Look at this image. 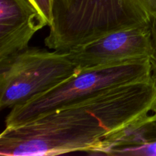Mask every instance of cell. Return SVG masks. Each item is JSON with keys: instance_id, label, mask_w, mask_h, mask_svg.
Segmentation results:
<instances>
[{"instance_id": "1", "label": "cell", "mask_w": 156, "mask_h": 156, "mask_svg": "<svg viewBox=\"0 0 156 156\" xmlns=\"http://www.w3.org/2000/svg\"><path fill=\"white\" fill-rule=\"evenodd\" d=\"M156 111V85L145 80L109 88L19 126L5 127L0 155H91L111 134Z\"/></svg>"}, {"instance_id": "2", "label": "cell", "mask_w": 156, "mask_h": 156, "mask_svg": "<svg viewBox=\"0 0 156 156\" xmlns=\"http://www.w3.org/2000/svg\"><path fill=\"white\" fill-rule=\"evenodd\" d=\"M155 12L149 0H53L44 44L67 52L111 32L150 22Z\"/></svg>"}, {"instance_id": "3", "label": "cell", "mask_w": 156, "mask_h": 156, "mask_svg": "<svg viewBox=\"0 0 156 156\" xmlns=\"http://www.w3.org/2000/svg\"><path fill=\"white\" fill-rule=\"evenodd\" d=\"M151 76L148 57L80 69L55 88L12 108L5 118V127L19 126L105 89Z\"/></svg>"}, {"instance_id": "4", "label": "cell", "mask_w": 156, "mask_h": 156, "mask_svg": "<svg viewBox=\"0 0 156 156\" xmlns=\"http://www.w3.org/2000/svg\"><path fill=\"white\" fill-rule=\"evenodd\" d=\"M79 71L68 52L39 47H28L0 60V108L25 103Z\"/></svg>"}, {"instance_id": "5", "label": "cell", "mask_w": 156, "mask_h": 156, "mask_svg": "<svg viewBox=\"0 0 156 156\" xmlns=\"http://www.w3.org/2000/svg\"><path fill=\"white\" fill-rule=\"evenodd\" d=\"M67 52L79 69L94 68L128 59L150 58V22L111 32Z\"/></svg>"}, {"instance_id": "6", "label": "cell", "mask_w": 156, "mask_h": 156, "mask_svg": "<svg viewBox=\"0 0 156 156\" xmlns=\"http://www.w3.org/2000/svg\"><path fill=\"white\" fill-rule=\"evenodd\" d=\"M48 22L31 0H0V60L28 48Z\"/></svg>"}, {"instance_id": "7", "label": "cell", "mask_w": 156, "mask_h": 156, "mask_svg": "<svg viewBox=\"0 0 156 156\" xmlns=\"http://www.w3.org/2000/svg\"><path fill=\"white\" fill-rule=\"evenodd\" d=\"M90 155L156 156V111L107 137Z\"/></svg>"}, {"instance_id": "8", "label": "cell", "mask_w": 156, "mask_h": 156, "mask_svg": "<svg viewBox=\"0 0 156 156\" xmlns=\"http://www.w3.org/2000/svg\"><path fill=\"white\" fill-rule=\"evenodd\" d=\"M151 41H152V54L150 56L152 76L156 85V12L150 19Z\"/></svg>"}, {"instance_id": "9", "label": "cell", "mask_w": 156, "mask_h": 156, "mask_svg": "<svg viewBox=\"0 0 156 156\" xmlns=\"http://www.w3.org/2000/svg\"><path fill=\"white\" fill-rule=\"evenodd\" d=\"M31 1L41 10L50 26L52 23V19H53V0H31Z\"/></svg>"}, {"instance_id": "10", "label": "cell", "mask_w": 156, "mask_h": 156, "mask_svg": "<svg viewBox=\"0 0 156 156\" xmlns=\"http://www.w3.org/2000/svg\"><path fill=\"white\" fill-rule=\"evenodd\" d=\"M155 2H156V0H155Z\"/></svg>"}]
</instances>
